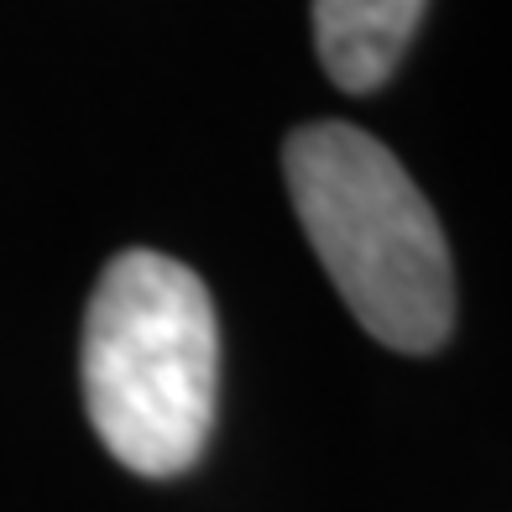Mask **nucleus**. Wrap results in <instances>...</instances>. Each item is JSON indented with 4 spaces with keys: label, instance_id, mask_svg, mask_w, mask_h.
I'll use <instances>...</instances> for the list:
<instances>
[{
    "label": "nucleus",
    "instance_id": "1",
    "mask_svg": "<svg viewBox=\"0 0 512 512\" xmlns=\"http://www.w3.org/2000/svg\"><path fill=\"white\" fill-rule=\"evenodd\" d=\"M288 199L366 335L429 356L455 324V272L434 204L377 136L345 121L298 126L283 147Z\"/></svg>",
    "mask_w": 512,
    "mask_h": 512
},
{
    "label": "nucleus",
    "instance_id": "2",
    "mask_svg": "<svg viewBox=\"0 0 512 512\" xmlns=\"http://www.w3.org/2000/svg\"><path fill=\"white\" fill-rule=\"evenodd\" d=\"M84 408L136 476H183L220 403V319L199 277L162 251H121L84 314Z\"/></svg>",
    "mask_w": 512,
    "mask_h": 512
},
{
    "label": "nucleus",
    "instance_id": "3",
    "mask_svg": "<svg viewBox=\"0 0 512 512\" xmlns=\"http://www.w3.org/2000/svg\"><path fill=\"white\" fill-rule=\"evenodd\" d=\"M429 0H314V48L340 89L371 95L392 79Z\"/></svg>",
    "mask_w": 512,
    "mask_h": 512
}]
</instances>
